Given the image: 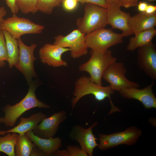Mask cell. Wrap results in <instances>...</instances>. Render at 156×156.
I'll list each match as a JSON object with an SVG mask.
<instances>
[{
  "label": "cell",
  "instance_id": "1",
  "mask_svg": "<svg viewBox=\"0 0 156 156\" xmlns=\"http://www.w3.org/2000/svg\"><path fill=\"white\" fill-rule=\"evenodd\" d=\"M36 86L29 83V90L24 98L13 105H8L3 109L5 113L4 123L7 126L13 127L17 119L25 112L35 107L49 108L50 106L39 101L35 94Z\"/></svg>",
  "mask_w": 156,
  "mask_h": 156
},
{
  "label": "cell",
  "instance_id": "2",
  "mask_svg": "<svg viewBox=\"0 0 156 156\" xmlns=\"http://www.w3.org/2000/svg\"><path fill=\"white\" fill-rule=\"evenodd\" d=\"M90 54V59L80 65L79 70L88 72L92 82L102 85L103 73L110 65L116 62L117 58L113 56L111 51L109 50L103 53L91 50Z\"/></svg>",
  "mask_w": 156,
  "mask_h": 156
},
{
  "label": "cell",
  "instance_id": "3",
  "mask_svg": "<svg viewBox=\"0 0 156 156\" xmlns=\"http://www.w3.org/2000/svg\"><path fill=\"white\" fill-rule=\"evenodd\" d=\"M84 11L83 16L76 21L77 29L83 33L88 34L108 24L107 8L88 3L86 4Z\"/></svg>",
  "mask_w": 156,
  "mask_h": 156
},
{
  "label": "cell",
  "instance_id": "4",
  "mask_svg": "<svg viewBox=\"0 0 156 156\" xmlns=\"http://www.w3.org/2000/svg\"><path fill=\"white\" fill-rule=\"evenodd\" d=\"M114 91L109 85L103 86L92 82L90 77L81 76L75 83L74 97L71 100L73 109L78 101L86 95H93L95 99L99 101H103L107 98L110 100L111 99L110 96Z\"/></svg>",
  "mask_w": 156,
  "mask_h": 156
},
{
  "label": "cell",
  "instance_id": "5",
  "mask_svg": "<svg viewBox=\"0 0 156 156\" xmlns=\"http://www.w3.org/2000/svg\"><path fill=\"white\" fill-rule=\"evenodd\" d=\"M122 34L116 33L105 28L97 29L85 35L87 47L96 52L103 53L110 47L123 42Z\"/></svg>",
  "mask_w": 156,
  "mask_h": 156
},
{
  "label": "cell",
  "instance_id": "6",
  "mask_svg": "<svg viewBox=\"0 0 156 156\" xmlns=\"http://www.w3.org/2000/svg\"><path fill=\"white\" fill-rule=\"evenodd\" d=\"M142 135L141 130L134 126L120 132L109 134L100 133L98 147L101 150H105L121 144L132 146L137 143Z\"/></svg>",
  "mask_w": 156,
  "mask_h": 156
},
{
  "label": "cell",
  "instance_id": "7",
  "mask_svg": "<svg viewBox=\"0 0 156 156\" xmlns=\"http://www.w3.org/2000/svg\"><path fill=\"white\" fill-rule=\"evenodd\" d=\"M0 28L7 31L17 40L24 34H40L44 28L43 26L29 19L19 17L16 14H13L12 16L4 19L0 24Z\"/></svg>",
  "mask_w": 156,
  "mask_h": 156
},
{
  "label": "cell",
  "instance_id": "8",
  "mask_svg": "<svg viewBox=\"0 0 156 156\" xmlns=\"http://www.w3.org/2000/svg\"><path fill=\"white\" fill-rule=\"evenodd\" d=\"M127 72L124 64L116 62L105 71L102 78L109 83L113 90L118 92L125 89L139 88L140 85L138 83L129 80L126 77Z\"/></svg>",
  "mask_w": 156,
  "mask_h": 156
},
{
  "label": "cell",
  "instance_id": "9",
  "mask_svg": "<svg viewBox=\"0 0 156 156\" xmlns=\"http://www.w3.org/2000/svg\"><path fill=\"white\" fill-rule=\"evenodd\" d=\"M85 35L78 29H75L65 36L59 35L56 36L53 44L70 49L71 57L78 58L86 55L88 52Z\"/></svg>",
  "mask_w": 156,
  "mask_h": 156
},
{
  "label": "cell",
  "instance_id": "10",
  "mask_svg": "<svg viewBox=\"0 0 156 156\" xmlns=\"http://www.w3.org/2000/svg\"><path fill=\"white\" fill-rule=\"evenodd\" d=\"M17 41L19 54L18 62L15 66L30 83L32 78L37 76L34 64L36 59L34 55V51L37 45L32 43L30 46H27L23 43L21 38L17 39Z\"/></svg>",
  "mask_w": 156,
  "mask_h": 156
},
{
  "label": "cell",
  "instance_id": "11",
  "mask_svg": "<svg viewBox=\"0 0 156 156\" xmlns=\"http://www.w3.org/2000/svg\"><path fill=\"white\" fill-rule=\"evenodd\" d=\"M137 63L138 67L153 80L156 79V46L151 43L138 48Z\"/></svg>",
  "mask_w": 156,
  "mask_h": 156
},
{
  "label": "cell",
  "instance_id": "12",
  "mask_svg": "<svg viewBox=\"0 0 156 156\" xmlns=\"http://www.w3.org/2000/svg\"><path fill=\"white\" fill-rule=\"evenodd\" d=\"M97 123L96 122L86 129L79 125L75 126L73 127L70 135V138L77 141L81 149L89 156H93L94 149L98 145L96 141L98 139L95 137L92 131L93 128Z\"/></svg>",
  "mask_w": 156,
  "mask_h": 156
},
{
  "label": "cell",
  "instance_id": "13",
  "mask_svg": "<svg viewBox=\"0 0 156 156\" xmlns=\"http://www.w3.org/2000/svg\"><path fill=\"white\" fill-rule=\"evenodd\" d=\"M155 82L151 83L142 89L130 88L122 89L119 92L123 98L138 100L143 105L145 108H156V98L153 92V88Z\"/></svg>",
  "mask_w": 156,
  "mask_h": 156
},
{
  "label": "cell",
  "instance_id": "14",
  "mask_svg": "<svg viewBox=\"0 0 156 156\" xmlns=\"http://www.w3.org/2000/svg\"><path fill=\"white\" fill-rule=\"evenodd\" d=\"M120 4L108 5L107 9L108 24L113 29L122 31L124 37H127L133 34L129 27L128 21L131 16L130 14L123 11Z\"/></svg>",
  "mask_w": 156,
  "mask_h": 156
},
{
  "label": "cell",
  "instance_id": "15",
  "mask_svg": "<svg viewBox=\"0 0 156 156\" xmlns=\"http://www.w3.org/2000/svg\"><path fill=\"white\" fill-rule=\"evenodd\" d=\"M70 51L69 48L46 43L40 48L39 54L41 61L44 64L54 67H66L68 63L62 59V56L64 53Z\"/></svg>",
  "mask_w": 156,
  "mask_h": 156
},
{
  "label": "cell",
  "instance_id": "16",
  "mask_svg": "<svg viewBox=\"0 0 156 156\" xmlns=\"http://www.w3.org/2000/svg\"><path fill=\"white\" fill-rule=\"evenodd\" d=\"M66 118V112L62 111L55 113L49 117L43 119L33 132L35 135L40 138L53 137L57 132L60 124Z\"/></svg>",
  "mask_w": 156,
  "mask_h": 156
},
{
  "label": "cell",
  "instance_id": "17",
  "mask_svg": "<svg viewBox=\"0 0 156 156\" xmlns=\"http://www.w3.org/2000/svg\"><path fill=\"white\" fill-rule=\"evenodd\" d=\"M130 29L133 34L154 27L156 25V13L148 14L140 12L131 16L128 21Z\"/></svg>",
  "mask_w": 156,
  "mask_h": 156
},
{
  "label": "cell",
  "instance_id": "18",
  "mask_svg": "<svg viewBox=\"0 0 156 156\" xmlns=\"http://www.w3.org/2000/svg\"><path fill=\"white\" fill-rule=\"evenodd\" d=\"M25 134L46 156L52 155L62 146V141L59 138H40L35 135L32 130L27 131Z\"/></svg>",
  "mask_w": 156,
  "mask_h": 156
},
{
  "label": "cell",
  "instance_id": "19",
  "mask_svg": "<svg viewBox=\"0 0 156 156\" xmlns=\"http://www.w3.org/2000/svg\"><path fill=\"white\" fill-rule=\"evenodd\" d=\"M46 117L44 113L38 112L33 114L28 118L21 117L19 123L16 126L7 131L0 130V136L8 132L15 133L21 135L25 134L27 131L34 130L38 123Z\"/></svg>",
  "mask_w": 156,
  "mask_h": 156
},
{
  "label": "cell",
  "instance_id": "20",
  "mask_svg": "<svg viewBox=\"0 0 156 156\" xmlns=\"http://www.w3.org/2000/svg\"><path fill=\"white\" fill-rule=\"evenodd\" d=\"M156 35V30L154 27L137 33L130 39L127 49L133 51L140 47L151 43L152 40Z\"/></svg>",
  "mask_w": 156,
  "mask_h": 156
},
{
  "label": "cell",
  "instance_id": "21",
  "mask_svg": "<svg viewBox=\"0 0 156 156\" xmlns=\"http://www.w3.org/2000/svg\"><path fill=\"white\" fill-rule=\"evenodd\" d=\"M2 30L5 41L9 66L11 68L16 65L18 61L19 50L17 40L13 37L7 31Z\"/></svg>",
  "mask_w": 156,
  "mask_h": 156
},
{
  "label": "cell",
  "instance_id": "22",
  "mask_svg": "<svg viewBox=\"0 0 156 156\" xmlns=\"http://www.w3.org/2000/svg\"><path fill=\"white\" fill-rule=\"evenodd\" d=\"M36 146L25 134H18L14 147L16 156H31L32 151Z\"/></svg>",
  "mask_w": 156,
  "mask_h": 156
},
{
  "label": "cell",
  "instance_id": "23",
  "mask_svg": "<svg viewBox=\"0 0 156 156\" xmlns=\"http://www.w3.org/2000/svg\"><path fill=\"white\" fill-rule=\"evenodd\" d=\"M18 134L8 132L3 136H0V152H3L9 156H15L14 147Z\"/></svg>",
  "mask_w": 156,
  "mask_h": 156
},
{
  "label": "cell",
  "instance_id": "24",
  "mask_svg": "<svg viewBox=\"0 0 156 156\" xmlns=\"http://www.w3.org/2000/svg\"><path fill=\"white\" fill-rule=\"evenodd\" d=\"M38 0H16V3L19 10L22 13L35 14L38 11L37 8Z\"/></svg>",
  "mask_w": 156,
  "mask_h": 156
},
{
  "label": "cell",
  "instance_id": "25",
  "mask_svg": "<svg viewBox=\"0 0 156 156\" xmlns=\"http://www.w3.org/2000/svg\"><path fill=\"white\" fill-rule=\"evenodd\" d=\"M63 0H38L37 8L38 11L50 14L55 8L60 6Z\"/></svg>",
  "mask_w": 156,
  "mask_h": 156
},
{
  "label": "cell",
  "instance_id": "26",
  "mask_svg": "<svg viewBox=\"0 0 156 156\" xmlns=\"http://www.w3.org/2000/svg\"><path fill=\"white\" fill-rule=\"evenodd\" d=\"M8 58L4 35L3 30H0V61L8 62Z\"/></svg>",
  "mask_w": 156,
  "mask_h": 156
},
{
  "label": "cell",
  "instance_id": "27",
  "mask_svg": "<svg viewBox=\"0 0 156 156\" xmlns=\"http://www.w3.org/2000/svg\"><path fill=\"white\" fill-rule=\"evenodd\" d=\"M69 156H87L88 154L81 148L76 146L69 145L67 147Z\"/></svg>",
  "mask_w": 156,
  "mask_h": 156
},
{
  "label": "cell",
  "instance_id": "28",
  "mask_svg": "<svg viewBox=\"0 0 156 156\" xmlns=\"http://www.w3.org/2000/svg\"><path fill=\"white\" fill-rule=\"evenodd\" d=\"M78 2L77 0H63L62 3L64 10L71 11L76 8Z\"/></svg>",
  "mask_w": 156,
  "mask_h": 156
},
{
  "label": "cell",
  "instance_id": "29",
  "mask_svg": "<svg viewBox=\"0 0 156 156\" xmlns=\"http://www.w3.org/2000/svg\"><path fill=\"white\" fill-rule=\"evenodd\" d=\"M78 2L83 5L90 3L95 4L100 6L107 8L108 5L105 0H77Z\"/></svg>",
  "mask_w": 156,
  "mask_h": 156
},
{
  "label": "cell",
  "instance_id": "30",
  "mask_svg": "<svg viewBox=\"0 0 156 156\" xmlns=\"http://www.w3.org/2000/svg\"><path fill=\"white\" fill-rule=\"evenodd\" d=\"M139 0H119V3L121 7L126 8L137 5Z\"/></svg>",
  "mask_w": 156,
  "mask_h": 156
},
{
  "label": "cell",
  "instance_id": "31",
  "mask_svg": "<svg viewBox=\"0 0 156 156\" xmlns=\"http://www.w3.org/2000/svg\"><path fill=\"white\" fill-rule=\"evenodd\" d=\"M10 8V11L13 14H16L18 13L19 9L16 3V0H4Z\"/></svg>",
  "mask_w": 156,
  "mask_h": 156
},
{
  "label": "cell",
  "instance_id": "32",
  "mask_svg": "<svg viewBox=\"0 0 156 156\" xmlns=\"http://www.w3.org/2000/svg\"><path fill=\"white\" fill-rule=\"evenodd\" d=\"M148 4L145 2H140L138 3V9L140 12H145Z\"/></svg>",
  "mask_w": 156,
  "mask_h": 156
},
{
  "label": "cell",
  "instance_id": "33",
  "mask_svg": "<svg viewBox=\"0 0 156 156\" xmlns=\"http://www.w3.org/2000/svg\"><path fill=\"white\" fill-rule=\"evenodd\" d=\"M31 156H46L44 153L36 146L33 149Z\"/></svg>",
  "mask_w": 156,
  "mask_h": 156
},
{
  "label": "cell",
  "instance_id": "34",
  "mask_svg": "<svg viewBox=\"0 0 156 156\" xmlns=\"http://www.w3.org/2000/svg\"><path fill=\"white\" fill-rule=\"evenodd\" d=\"M148 14L156 13V6L152 5H148L145 12Z\"/></svg>",
  "mask_w": 156,
  "mask_h": 156
},
{
  "label": "cell",
  "instance_id": "35",
  "mask_svg": "<svg viewBox=\"0 0 156 156\" xmlns=\"http://www.w3.org/2000/svg\"><path fill=\"white\" fill-rule=\"evenodd\" d=\"M54 156H69V155L67 150H59V149L56 151L53 154Z\"/></svg>",
  "mask_w": 156,
  "mask_h": 156
},
{
  "label": "cell",
  "instance_id": "36",
  "mask_svg": "<svg viewBox=\"0 0 156 156\" xmlns=\"http://www.w3.org/2000/svg\"><path fill=\"white\" fill-rule=\"evenodd\" d=\"M6 14L7 11L5 8L3 6L0 7V24L4 20L3 18Z\"/></svg>",
  "mask_w": 156,
  "mask_h": 156
},
{
  "label": "cell",
  "instance_id": "37",
  "mask_svg": "<svg viewBox=\"0 0 156 156\" xmlns=\"http://www.w3.org/2000/svg\"><path fill=\"white\" fill-rule=\"evenodd\" d=\"M108 5L112 4H120L119 0H105Z\"/></svg>",
  "mask_w": 156,
  "mask_h": 156
},
{
  "label": "cell",
  "instance_id": "38",
  "mask_svg": "<svg viewBox=\"0 0 156 156\" xmlns=\"http://www.w3.org/2000/svg\"><path fill=\"white\" fill-rule=\"evenodd\" d=\"M5 61H0V67H2L5 65Z\"/></svg>",
  "mask_w": 156,
  "mask_h": 156
},
{
  "label": "cell",
  "instance_id": "39",
  "mask_svg": "<svg viewBox=\"0 0 156 156\" xmlns=\"http://www.w3.org/2000/svg\"><path fill=\"white\" fill-rule=\"evenodd\" d=\"M4 121V117L0 116V124L3 123Z\"/></svg>",
  "mask_w": 156,
  "mask_h": 156
},
{
  "label": "cell",
  "instance_id": "40",
  "mask_svg": "<svg viewBox=\"0 0 156 156\" xmlns=\"http://www.w3.org/2000/svg\"><path fill=\"white\" fill-rule=\"evenodd\" d=\"M149 1H156V0H147Z\"/></svg>",
  "mask_w": 156,
  "mask_h": 156
},
{
  "label": "cell",
  "instance_id": "41",
  "mask_svg": "<svg viewBox=\"0 0 156 156\" xmlns=\"http://www.w3.org/2000/svg\"><path fill=\"white\" fill-rule=\"evenodd\" d=\"M1 29L0 28V30Z\"/></svg>",
  "mask_w": 156,
  "mask_h": 156
}]
</instances>
